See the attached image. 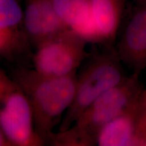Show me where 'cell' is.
<instances>
[{"label": "cell", "mask_w": 146, "mask_h": 146, "mask_svg": "<svg viewBox=\"0 0 146 146\" xmlns=\"http://www.w3.org/2000/svg\"><path fill=\"white\" fill-rule=\"evenodd\" d=\"M139 97L123 112L110 120L100 131L96 137V145H133Z\"/></svg>", "instance_id": "9"}, {"label": "cell", "mask_w": 146, "mask_h": 146, "mask_svg": "<svg viewBox=\"0 0 146 146\" xmlns=\"http://www.w3.org/2000/svg\"><path fill=\"white\" fill-rule=\"evenodd\" d=\"M13 78L28 98L36 133L46 143L72 104L77 76H51L35 70L18 68Z\"/></svg>", "instance_id": "1"}, {"label": "cell", "mask_w": 146, "mask_h": 146, "mask_svg": "<svg viewBox=\"0 0 146 146\" xmlns=\"http://www.w3.org/2000/svg\"><path fill=\"white\" fill-rule=\"evenodd\" d=\"M87 42L70 29H66L37 46L33 58L35 70L51 76L76 74L86 57Z\"/></svg>", "instance_id": "5"}, {"label": "cell", "mask_w": 146, "mask_h": 146, "mask_svg": "<svg viewBox=\"0 0 146 146\" xmlns=\"http://www.w3.org/2000/svg\"><path fill=\"white\" fill-rule=\"evenodd\" d=\"M123 0H91L98 43L114 41L119 26Z\"/></svg>", "instance_id": "10"}, {"label": "cell", "mask_w": 146, "mask_h": 146, "mask_svg": "<svg viewBox=\"0 0 146 146\" xmlns=\"http://www.w3.org/2000/svg\"><path fill=\"white\" fill-rule=\"evenodd\" d=\"M116 51L91 58L77 76L72 104L61 120L58 131L70 128L82 112L102 94L121 82L127 75Z\"/></svg>", "instance_id": "3"}, {"label": "cell", "mask_w": 146, "mask_h": 146, "mask_svg": "<svg viewBox=\"0 0 146 146\" xmlns=\"http://www.w3.org/2000/svg\"><path fill=\"white\" fill-rule=\"evenodd\" d=\"M0 127L12 146H41L31 108L23 89L0 66Z\"/></svg>", "instance_id": "4"}, {"label": "cell", "mask_w": 146, "mask_h": 146, "mask_svg": "<svg viewBox=\"0 0 146 146\" xmlns=\"http://www.w3.org/2000/svg\"><path fill=\"white\" fill-rule=\"evenodd\" d=\"M65 25L87 43H98L91 8V0H52Z\"/></svg>", "instance_id": "8"}, {"label": "cell", "mask_w": 146, "mask_h": 146, "mask_svg": "<svg viewBox=\"0 0 146 146\" xmlns=\"http://www.w3.org/2000/svg\"><path fill=\"white\" fill-rule=\"evenodd\" d=\"M23 18V12L16 0H0V28L15 27Z\"/></svg>", "instance_id": "12"}, {"label": "cell", "mask_w": 146, "mask_h": 146, "mask_svg": "<svg viewBox=\"0 0 146 146\" xmlns=\"http://www.w3.org/2000/svg\"><path fill=\"white\" fill-rule=\"evenodd\" d=\"M139 76L132 73L126 76L92 102L70 128L54 133L49 141L57 146L96 145L100 131L123 112L144 89Z\"/></svg>", "instance_id": "2"}, {"label": "cell", "mask_w": 146, "mask_h": 146, "mask_svg": "<svg viewBox=\"0 0 146 146\" xmlns=\"http://www.w3.org/2000/svg\"><path fill=\"white\" fill-rule=\"evenodd\" d=\"M139 3H145L146 0H137Z\"/></svg>", "instance_id": "15"}, {"label": "cell", "mask_w": 146, "mask_h": 146, "mask_svg": "<svg viewBox=\"0 0 146 146\" xmlns=\"http://www.w3.org/2000/svg\"><path fill=\"white\" fill-rule=\"evenodd\" d=\"M133 146H146V89L138 98L135 115Z\"/></svg>", "instance_id": "11"}, {"label": "cell", "mask_w": 146, "mask_h": 146, "mask_svg": "<svg viewBox=\"0 0 146 146\" xmlns=\"http://www.w3.org/2000/svg\"><path fill=\"white\" fill-rule=\"evenodd\" d=\"M116 52L135 74L146 69V2L140 3L126 26Z\"/></svg>", "instance_id": "6"}, {"label": "cell", "mask_w": 146, "mask_h": 146, "mask_svg": "<svg viewBox=\"0 0 146 146\" xmlns=\"http://www.w3.org/2000/svg\"><path fill=\"white\" fill-rule=\"evenodd\" d=\"M25 22L31 40L36 45L68 29L58 16L52 0H31Z\"/></svg>", "instance_id": "7"}, {"label": "cell", "mask_w": 146, "mask_h": 146, "mask_svg": "<svg viewBox=\"0 0 146 146\" xmlns=\"http://www.w3.org/2000/svg\"><path fill=\"white\" fill-rule=\"evenodd\" d=\"M19 35L14 27L0 28V56L6 57L19 47Z\"/></svg>", "instance_id": "13"}, {"label": "cell", "mask_w": 146, "mask_h": 146, "mask_svg": "<svg viewBox=\"0 0 146 146\" xmlns=\"http://www.w3.org/2000/svg\"><path fill=\"white\" fill-rule=\"evenodd\" d=\"M0 146H12L0 127Z\"/></svg>", "instance_id": "14"}]
</instances>
